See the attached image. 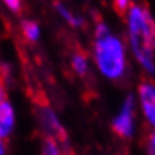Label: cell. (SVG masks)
<instances>
[{
	"mask_svg": "<svg viewBox=\"0 0 155 155\" xmlns=\"http://www.w3.org/2000/svg\"><path fill=\"white\" fill-rule=\"evenodd\" d=\"M89 56L94 69L104 80L111 83L127 80L131 69V57L127 42L124 36L116 33L103 18L94 21Z\"/></svg>",
	"mask_w": 155,
	"mask_h": 155,
	"instance_id": "obj_1",
	"label": "cell"
},
{
	"mask_svg": "<svg viewBox=\"0 0 155 155\" xmlns=\"http://www.w3.org/2000/svg\"><path fill=\"white\" fill-rule=\"evenodd\" d=\"M124 18V39L127 42L131 60L148 78L155 77V51L152 33L155 17L151 9L142 3H133Z\"/></svg>",
	"mask_w": 155,
	"mask_h": 155,
	"instance_id": "obj_2",
	"label": "cell"
},
{
	"mask_svg": "<svg viewBox=\"0 0 155 155\" xmlns=\"http://www.w3.org/2000/svg\"><path fill=\"white\" fill-rule=\"evenodd\" d=\"M137 122H139V110L136 97L133 92H128L119 104L114 116L111 117L110 128L113 134L122 140H131L137 133Z\"/></svg>",
	"mask_w": 155,
	"mask_h": 155,
	"instance_id": "obj_3",
	"label": "cell"
},
{
	"mask_svg": "<svg viewBox=\"0 0 155 155\" xmlns=\"http://www.w3.org/2000/svg\"><path fill=\"white\" fill-rule=\"evenodd\" d=\"M136 103L139 116L148 125L149 130H155V80L145 77L137 83L136 92Z\"/></svg>",
	"mask_w": 155,
	"mask_h": 155,
	"instance_id": "obj_4",
	"label": "cell"
},
{
	"mask_svg": "<svg viewBox=\"0 0 155 155\" xmlns=\"http://www.w3.org/2000/svg\"><path fill=\"white\" fill-rule=\"evenodd\" d=\"M38 120H39V127H41L42 133L45 134V139H51L65 148V145L68 143V136H66L65 127H63L59 114L56 113V110L51 105L45 104V105L39 107Z\"/></svg>",
	"mask_w": 155,
	"mask_h": 155,
	"instance_id": "obj_5",
	"label": "cell"
},
{
	"mask_svg": "<svg viewBox=\"0 0 155 155\" xmlns=\"http://www.w3.org/2000/svg\"><path fill=\"white\" fill-rule=\"evenodd\" d=\"M17 127V111L9 100L0 103V140L8 142Z\"/></svg>",
	"mask_w": 155,
	"mask_h": 155,
	"instance_id": "obj_6",
	"label": "cell"
},
{
	"mask_svg": "<svg viewBox=\"0 0 155 155\" xmlns=\"http://www.w3.org/2000/svg\"><path fill=\"white\" fill-rule=\"evenodd\" d=\"M53 9L56 12V15L71 29H83L86 26V18L77 12L75 9H72L71 6H68L66 3L62 2H56L53 5Z\"/></svg>",
	"mask_w": 155,
	"mask_h": 155,
	"instance_id": "obj_7",
	"label": "cell"
},
{
	"mask_svg": "<svg viewBox=\"0 0 155 155\" xmlns=\"http://www.w3.org/2000/svg\"><path fill=\"white\" fill-rule=\"evenodd\" d=\"M69 68L78 78L87 77L91 74L92 68H94L89 53L81 51V50H75L69 57Z\"/></svg>",
	"mask_w": 155,
	"mask_h": 155,
	"instance_id": "obj_8",
	"label": "cell"
},
{
	"mask_svg": "<svg viewBox=\"0 0 155 155\" xmlns=\"http://www.w3.org/2000/svg\"><path fill=\"white\" fill-rule=\"evenodd\" d=\"M20 33L23 39L29 44H36L41 41L42 36V27L41 24L33 18H23L20 21Z\"/></svg>",
	"mask_w": 155,
	"mask_h": 155,
	"instance_id": "obj_9",
	"label": "cell"
},
{
	"mask_svg": "<svg viewBox=\"0 0 155 155\" xmlns=\"http://www.w3.org/2000/svg\"><path fill=\"white\" fill-rule=\"evenodd\" d=\"M41 155H65V149L57 142H54L51 139H45L42 142Z\"/></svg>",
	"mask_w": 155,
	"mask_h": 155,
	"instance_id": "obj_10",
	"label": "cell"
},
{
	"mask_svg": "<svg viewBox=\"0 0 155 155\" xmlns=\"http://www.w3.org/2000/svg\"><path fill=\"white\" fill-rule=\"evenodd\" d=\"M3 6L6 11H9L12 15H20L24 11V3L20 0H5Z\"/></svg>",
	"mask_w": 155,
	"mask_h": 155,
	"instance_id": "obj_11",
	"label": "cell"
},
{
	"mask_svg": "<svg viewBox=\"0 0 155 155\" xmlns=\"http://www.w3.org/2000/svg\"><path fill=\"white\" fill-rule=\"evenodd\" d=\"M133 3H134V2H130V0H116V2H113V9H114L120 17H124V15L128 12V9L131 8Z\"/></svg>",
	"mask_w": 155,
	"mask_h": 155,
	"instance_id": "obj_12",
	"label": "cell"
},
{
	"mask_svg": "<svg viewBox=\"0 0 155 155\" xmlns=\"http://www.w3.org/2000/svg\"><path fill=\"white\" fill-rule=\"evenodd\" d=\"M146 152L148 155H155V130H149L146 136Z\"/></svg>",
	"mask_w": 155,
	"mask_h": 155,
	"instance_id": "obj_13",
	"label": "cell"
},
{
	"mask_svg": "<svg viewBox=\"0 0 155 155\" xmlns=\"http://www.w3.org/2000/svg\"><path fill=\"white\" fill-rule=\"evenodd\" d=\"M8 100V92H6V80L0 77V103Z\"/></svg>",
	"mask_w": 155,
	"mask_h": 155,
	"instance_id": "obj_14",
	"label": "cell"
},
{
	"mask_svg": "<svg viewBox=\"0 0 155 155\" xmlns=\"http://www.w3.org/2000/svg\"><path fill=\"white\" fill-rule=\"evenodd\" d=\"M0 155H8V142L0 140Z\"/></svg>",
	"mask_w": 155,
	"mask_h": 155,
	"instance_id": "obj_15",
	"label": "cell"
},
{
	"mask_svg": "<svg viewBox=\"0 0 155 155\" xmlns=\"http://www.w3.org/2000/svg\"><path fill=\"white\" fill-rule=\"evenodd\" d=\"M152 44H154V51H155V29H154V33H152Z\"/></svg>",
	"mask_w": 155,
	"mask_h": 155,
	"instance_id": "obj_16",
	"label": "cell"
}]
</instances>
